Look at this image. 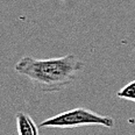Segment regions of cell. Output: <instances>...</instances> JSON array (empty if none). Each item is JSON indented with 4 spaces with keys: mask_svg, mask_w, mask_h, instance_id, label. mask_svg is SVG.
Segmentation results:
<instances>
[{
    "mask_svg": "<svg viewBox=\"0 0 135 135\" xmlns=\"http://www.w3.org/2000/svg\"><path fill=\"white\" fill-rule=\"evenodd\" d=\"M114 119L108 115H101L91 109L77 107L62 112L52 118L44 120L40 123L41 128H76L83 126H103L112 128Z\"/></svg>",
    "mask_w": 135,
    "mask_h": 135,
    "instance_id": "2",
    "label": "cell"
},
{
    "mask_svg": "<svg viewBox=\"0 0 135 135\" xmlns=\"http://www.w3.org/2000/svg\"><path fill=\"white\" fill-rule=\"evenodd\" d=\"M117 95L119 98H121V99L135 101V80L131 81L127 85L123 86L120 91H118Z\"/></svg>",
    "mask_w": 135,
    "mask_h": 135,
    "instance_id": "4",
    "label": "cell"
},
{
    "mask_svg": "<svg viewBox=\"0 0 135 135\" xmlns=\"http://www.w3.org/2000/svg\"><path fill=\"white\" fill-rule=\"evenodd\" d=\"M16 120V129L18 135H40L38 127L29 114L25 112H18L15 115Z\"/></svg>",
    "mask_w": 135,
    "mask_h": 135,
    "instance_id": "3",
    "label": "cell"
},
{
    "mask_svg": "<svg viewBox=\"0 0 135 135\" xmlns=\"http://www.w3.org/2000/svg\"><path fill=\"white\" fill-rule=\"evenodd\" d=\"M84 62L69 54L58 58H35L23 56L14 66L19 75L25 76L42 92H58L77 79L83 71Z\"/></svg>",
    "mask_w": 135,
    "mask_h": 135,
    "instance_id": "1",
    "label": "cell"
}]
</instances>
